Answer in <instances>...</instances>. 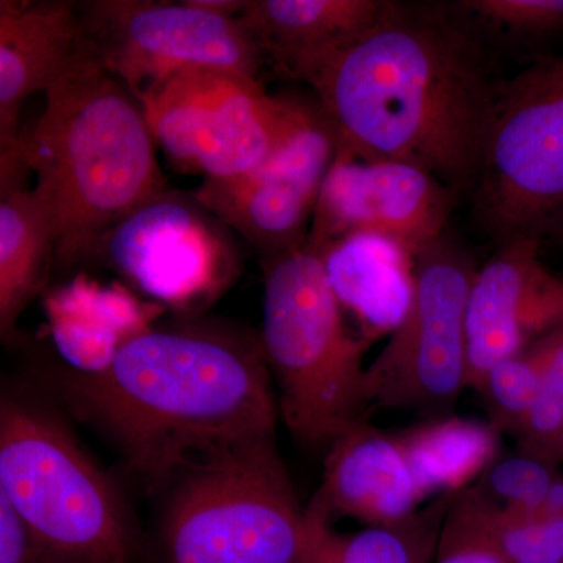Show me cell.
<instances>
[{
  "mask_svg": "<svg viewBox=\"0 0 563 563\" xmlns=\"http://www.w3.org/2000/svg\"><path fill=\"white\" fill-rule=\"evenodd\" d=\"M49 383L150 490L221 448L276 435L279 407L261 336L225 322L146 325L98 368H63Z\"/></svg>",
  "mask_w": 563,
  "mask_h": 563,
  "instance_id": "6da1fadb",
  "label": "cell"
},
{
  "mask_svg": "<svg viewBox=\"0 0 563 563\" xmlns=\"http://www.w3.org/2000/svg\"><path fill=\"white\" fill-rule=\"evenodd\" d=\"M299 80L317 92L340 154L417 166L454 192L476 185L498 87L457 22L387 2Z\"/></svg>",
  "mask_w": 563,
  "mask_h": 563,
  "instance_id": "7a4b0ae2",
  "label": "cell"
},
{
  "mask_svg": "<svg viewBox=\"0 0 563 563\" xmlns=\"http://www.w3.org/2000/svg\"><path fill=\"white\" fill-rule=\"evenodd\" d=\"M16 147L49 206L55 265L90 261L125 217L166 190L157 143L135 95L95 57L44 95Z\"/></svg>",
  "mask_w": 563,
  "mask_h": 563,
  "instance_id": "3957f363",
  "label": "cell"
},
{
  "mask_svg": "<svg viewBox=\"0 0 563 563\" xmlns=\"http://www.w3.org/2000/svg\"><path fill=\"white\" fill-rule=\"evenodd\" d=\"M166 488L163 563H310L344 539L299 503L276 435L203 455Z\"/></svg>",
  "mask_w": 563,
  "mask_h": 563,
  "instance_id": "277c9868",
  "label": "cell"
},
{
  "mask_svg": "<svg viewBox=\"0 0 563 563\" xmlns=\"http://www.w3.org/2000/svg\"><path fill=\"white\" fill-rule=\"evenodd\" d=\"M262 263L258 336L279 415L296 442L328 453L374 409L365 365L372 343L351 331L312 244Z\"/></svg>",
  "mask_w": 563,
  "mask_h": 563,
  "instance_id": "5b68a950",
  "label": "cell"
},
{
  "mask_svg": "<svg viewBox=\"0 0 563 563\" xmlns=\"http://www.w3.org/2000/svg\"><path fill=\"white\" fill-rule=\"evenodd\" d=\"M0 495L52 563H139L143 542L120 487L57 409L5 387L0 399Z\"/></svg>",
  "mask_w": 563,
  "mask_h": 563,
  "instance_id": "8992f818",
  "label": "cell"
},
{
  "mask_svg": "<svg viewBox=\"0 0 563 563\" xmlns=\"http://www.w3.org/2000/svg\"><path fill=\"white\" fill-rule=\"evenodd\" d=\"M139 101L157 146L203 179L251 172L317 118L269 96L257 77L213 68L173 74Z\"/></svg>",
  "mask_w": 563,
  "mask_h": 563,
  "instance_id": "52a82bcc",
  "label": "cell"
},
{
  "mask_svg": "<svg viewBox=\"0 0 563 563\" xmlns=\"http://www.w3.org/2000/svg\"><path fill=\"white\" fill-rule=\"evenodd\" d=\"M476 207L501 242L543 236L563 221V52L496 88Z\"/></svg>",
  "mask_w": 563,
  "mask_h": 563,
  "instance_id": "ba28073f",
  "label": "cell"
},
{
  "mask_svg": "<svg viewBox=\"0 0 563 563\" xmlns=\"http://www.w3.org/2000/svg\"><path fill=\"white\" fill-rule=\"evenodd\" d=\"M472 258L446 236L415 254L413 296L401 324L368 365L374 409L450 417L468 388L466 303Z\"/></svg>",
  "mask_w": 563,
  "mask_h": 563,
  "instance_id": "9c48e42d",
  "label": "cell"
},
{
  "mask_svg": "<svg viewBox=\"0 0 563 563\" xmlns=\"http://www.w3.org/2000/svg\"><path fill=\"white\" fill-rule=\"evenodd\" d=\"M92 57L140 98L185 69L235 70L257 77L261 51L239 18L221 16L198 0L79 2Z\"/></svg>",
  "mask_w": 563,
  "mask_h": 563,
  "instance_id": "30bf717a",
  "label": "cell"
},
{
  "mask_svg": "<svg viewBox=\"0 0 563 563\" xmlns=\"http://www.w3.org/2000/svg\"><path fill=\"white\" fill-rule=\"evenodd\" d=\"M228 231L195 196L165 190L114 225L92 258L146 298L195 314L239 273Z\"/></svg>",
  "mask_w": 563,
  "mask_h": 563,
  "instance_id": "8fae6325",
  "label": "cell"
},
{
  "mask_svg": "<svg viewBox=\"0 0 563 563\" xmlns=\"http://www.w3.org/2000/svg\"><path fill=\"white\" fill-rule=\"evenodd\" d=\"M335 154V135L321 114L251 172L203 179L192 196L262 258L274 257L309 239Z\"/></svg>",
  "mask_w": 563,
  "mask_h": 563,
  "instance_id": "7c38bea8",
  "label": "cell"
},
{
  "mask_svg": "<svg viewBox=\"0 0 563 563\" xmlns=\"http://www.w3.org/2000/svg\"><path fill=\"white\" fill-rule=\"evenodd\" d=\"M453 195L417 166L336 152L322 181L307 242L324 250L347 236L372 233L417 254L444 236Z\"/></svg>",
  "mask_w": 563,
  "mask_h": 563,
  "instance_id": "4fadbf2b",
  "label": "cell"
},
{
  "mask_svg": "<svg viewBox=\"0 0 563 563\" xmlns=\"http://www.w3.org/2000/svg\"><path fill=\"white\" fill-rule=\"evenodd\" d=\"M542 236L503 242L474 274L466 303L468 388L477 390L496 363L520 354L563 324V279L540 261Z\"/></svg>",
  "mask_w": 563,
  "mask_h": 563,
  "instance_id": "5bb4252c",
  "label": "cell"
},
{
  "mask_svg": "<svg viewBox=\"0 0 563 563\" xmlns=\"http://www.w3.org/2000/svg\"><path fill=\"white\" fill-rule=\"evenodd\" d=\"M429 498L439 496L402 431H380L363 422L329 448L322 483L307 507L331 525L336 518H354L388 526L420 512Z\"/></svg>",
  "mask_w": 563,
  "mask_h": 563,
  "instance_id": "9a60e30c",
  "label": "cell"
},
{
  "mask_svg": "<svg viewBox=\"0 0 563 563\" xmlns=\"http://www.w3.org/2000/svg\"><path fill=\"white\" fill-rule=\"evenodd\" d=\"M92 57L79 2H0V155L21 139L24 103Z\"/></svg>",
  "mask_w": 563,
  "mask_h": 563,
  "instance_id": "2e32d148",
  "label": "cell"
},
{
  "mask_svg": "<svg viewBox=\"0 0 563 563\" xmlns=\"http://www.w3.org/2000/svg\"><path fill=\"white\" fill-rule=\"evenodd\" d=\"M385 5L383 0H247L239 20L263 65L299 80L314 63L365 32Z\"/></svg>",
  "mask_w": 563,
  "mask_h": 563,
  "instance_id": "e0dca14e",
  "label": "cell"
},
{
  "mask_svg": "<svg viewBox=\"0 0 563 563\" xmlns=\"http://www.w3.org/2000/svg\"><path fill=\"white\" fill-rule=\"evenodd\" d=\"M321 252L344 314L373 343L401 324L413 296L415 252L372 233L347 236Z\"/></svg>",
  "mask_w": 563,
  "mask_h": 563,
  "instance_id": "ac0fdd59",
  "label": "cell"
},
{
  "mask_svg": "<svg viewBox=\"0 0 563 563\" xmlns=\"http://www.w3.org/2000/svg\"><path fill=\"white\" fill-rule=\"evenodd\" d=\"M25 173L0 177V336L16 324L49 280L55 265L54 222L46 199L24 187Z\"/></svg>",
  "mask_w": 563,
  "mask_h": 563,
  "instance_id": "d6986e66",
  "label": "cell"
},
{
  "mask_svg": "<svg viewBox=\"0 0 563 563\" xmlns=\"http://www.w3.org/2000/svg\"><path fill=\"white\" fill-rule=\"evenodd\" d=\"M435 496L472 487L499 450V432L490 424L466 418L426 420L402 431Z\"/></svg>",
  "mask_w": 563,
  "mask_h": 563,
  "instance_id": "ffe728a7",
  "label": "cell"
},
{
  "mask_svg": "<svg viewBox=\"0 0 563 563\" xmlns=\"http://www.w3.org/2000/svg\"><path fill=\"white\" fill-rule=\"evenodd\" d=\"M455 495L448 493L432 499L401 523L366 526L344 537L333 563H433L444 517Z\"/></svg>",
  "mask_w": 563,
  "mask_h": 563,
  "instance_id": "44dd1931",
  "label": "cell"
},
{
  "mask_svg": "<svg viewBox=\"0 0 563 563\" xmlns=\"http://www.w3.org/2000/svg\"><path fill=\"white\" fill-rule=\"evenodd\" d=\"M558 466L518 451L496 457L472 485L485 506L495 512L533 517L563 506Z\"/></svg>",
  "mask_w": 563,
  "mask_h": 563,
  "instance_id": "7402d4cb",
  "label": "cell"
},
{
  "mask_svg": "<svg viewBox=\"0 0 563 563\" xmlns=\"http://www.w3.org/2000/svg\"><path fill=\"white\" fill-rule=\"evenodd\" d=\"M542 374V391L520 431L518 451L559 466L563 462V324L525 350Z\"/></svg>",
  "mask_w": 563,
  "mask_h": 563,
  "instance_id": "603a6c76",
  "label": "cell"
},
{
  "mask_svg": "<svg viewBox=\"0 0 563 563\" xmlns=\"http://www.w3.org/2000/svg\"><path fill=\"white\" fill-rule=\"evenodd\" d=\"M473 493L488 536L507 561L563 563V506L533 517H517L495 512Z\"/></svg>",
  "mask_w": 563,
  "mask_h": 563,
  "instance_id": "cb8c5ba5",
  "label": "cell"
},
{
  "mask_svg": "<svg viewBox=\"0 0 563 563\" xmlns=\"http://www.w3.org/2000/svg\"><path fill=\"white\" fill-rule=\"evenodd\" d=\"M476 391L483 396L493 428L515 437L539 399L542 374L523 351L496 363Z\"/></svg>",
  "mask_w": 563,
  "mask_h": 563,
  "instance_id": "d4e9b609",
  "label": "cell"
},
{
  "mask_svg": "<svg viewBox=\"0 0 563 563\" xmlns=\"http://www.w3.org/2000/svg\"><path fill=\"white\" fill-rule=\"evenodd\" d=\"M433 563H510L488 536L472 487L454 496Z\"/></svg>",
  "mask_w": 563,
  "mask_h": 563,
  "instance_id": "484cf974",
  "label": "cell"
},
{
  "mask_svg": "<svg viewBox=\"0 0 563 563\" xmlns=\"http://www.w3.org/2000/svg\"><path fill=\"white\" fill-rule=\"evenodd\" d=\"M457 10L506 32L543 35L562 31L563 0H466Z\"/></svg>",
  "mask_w": 563,
  "mask_h": 563,
  "instance_id": "4316f807",
  "label": "cell"
},
{
  "mask_svg": "<svg viewBox=\"0 0 563 563\" xmlns=\"http://www.w3.org/2000/svg\"><path fill=\"white\" fill-rule=\"evenodd\" d=\"M0 563H52L3 495H0Z\"/></svg>",
  "mask_w": 563,
  "mask_h": 563,
  "instance_id": "83f0119b",
  "label": "cell"
},
{
  "mask_svg": "<svg viewBox=\"0 0 563 563\" xmlns=\"http://www.w3.org/2000/svg\"><path fill=\"white\" fill-rule=\"evenodd\" d=\"M342 544H343V542H342ZM342 544H340V547L336 548L335 551H332L331 554L324 555V558L318 559V561H313L310 563H333V562H335L336 558H339L340 550H342Z\"/></svg>",
  "mask_w": 563,
  "mask_h": 563,
  "instance_id": "f1b7e54d",
  "label": "cell"
},
{
  "mask_svg": "<svg viewBox=\"0 0 563 563\" xmlns=\"http://www.w3.org/2000/svg\"><path fill=\"white\" fill-rule=\"evenodd\" d=\"M559 225H563V221H562V222H561V224H559ZM559 225H555V228H554V229H558V228H559ZM562 231H563V229H562Z\"/></svg>",
  "mask_w": 563,
  "mask_h": 563,
  "instance_id": "f546056e",
  "label": "cell"
}]
</instances>
